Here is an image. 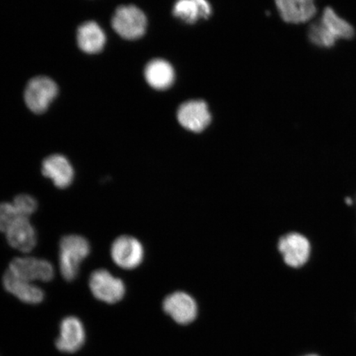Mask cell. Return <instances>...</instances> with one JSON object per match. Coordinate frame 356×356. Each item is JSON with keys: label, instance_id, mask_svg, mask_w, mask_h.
I'll return each instance as SVG.
<instances>
[{"label": "cell", "instance_id": "obj_14", "mask_svg": "<svg viewBox=\"0 0 356 356\" xmlns=\"http://www.w3.org/2000/svg\"><path fill=\"white\" fill-rule=\"evenodd\" d=\"M6 234L8 243L17 250L29 252L37 245V233L29 218L20 217Z\"/></svg>", "mask_w": 356, "mask_h": 356}, {"label": "cell", "instance_id": "obj_19", "mask_svg": "<svg viewBox=\"0 0 356 356\" xmlns=\"http://www.w3.org/2000/svg\"><path fill=\"white\" fill-rule=\"evenodd\" d=\"M310 42L318 47L331 48L337 42L319 20L310 26L309 31Z\"/></svg>", "mask_w": 356, "mask_h": 356}, {"label": "cell", "instance_id": "obj_5", "mask_svg": "<svg viewBox=\"0 0 356 356\" xmlns=\"http://www.w3.org/2000/svg\"><path fill=\"white\" fill-rule=\"evenodd\" d=\"M8 270L26 282L41 280L50 282L54 278L55 270L50 262L35 257H17L8 266Z\"/></svg>", "mask_w": 356, "mask_h": 356}, {"label": "cell", "instance_id": "obj_22", "mask_svg": "<svg viewBox=\"0 0 356 356\" xmlns=\"http://www.w3.org/2000/svg\"><path fill=\"white\" fill-rule=\"evenodd\" d=\"M346 202L347 203V204H353V200H351L350 198H346Z\"/></svg>", "mask_w": 356, "mask_h": 356}, {"label": "cell", "instance_id": "obj_4", "mask_svg": "<svg viewBox=\"0 0 356 356\" xmlns=\"http://www.w3.org/2000/svg\"><path fill=\"white\" fill-rule=\"evenodd\" d=\"M89 288L96 299L110 305L121 301L126 293L122 280L104 269L93 271L89 279Z\"/></svg>", "mask_w": 356, "mask_h": 356}, {"label": "cell", "instance_id": "obj_20", "mask_svg": "<svg viewBox=\"0 0 356 356\" xmlns=\"http://www.w3.org/2000/svg\"><path fill=\"white\" fill-rule=\"evenodd\" d=\"M13 206L21 217L29 218L38 210V202L32 195L21 194L13 200Z\"/></svg>", "mask_w": 356, "mask_h": 356}, {"label": "cell", "instance_id": "obj_15", "mask_svg": "<svg viewBox=\"0 0 356 356\" xmlns=\"http://www.w3.org/2000/svg\"><path fill=\"white\" fill-rule=\"evenodd\" d=\"M76 40L80 50L87 54H97L104 50L106 37L104 29L96 22L88 21L80 25Z\"/></svg>", "mask_w": 356, "mask_h": 356}, {"label": "cell", "instance_id": "obj_23", "mask_svg": "<svg viewBox=\"0 0 356 356\" xmlns=\"http://www.w3.org/2000/svg\"><path fill=\"white\" fill-rule=\"evenodd\" d=\"M306 356H318V355H306Z\"/></svg>", "mask_w": 356, "mask_h": 356}, {"label": "cell", "instance_id": "obj_10", "mask_svg": "<svg viewBox=\"0 0 356 356\" xmlns=\"http://www.w3.org/2000/svg\"><path fill=\"white\" fill-rule=\"evenodd\" d=\"M163 307L164 312L179 324L191 323L197 316V302L184 292H176L168 296L163 301Z\"/></svg>", "mask_w": 356, "mask_h": 356}, {"label": "cell", "instance_id": "obj_11", "mask_svg": "<svg viewBox=\"0 0 356 356\" xmlns=\"http://www.w3.org/2000/svg\"><path fill=\"white\" fill-rule=\"evenodd\" d=\"M42 172L58 188L65 189L72 184L74 168L69 159L63 155L52 154L44 159Z\"/></svg>", "mask_w": 356, "mask_h": 356}, {"label": "cell", "instance_id": "obj_9", "mask_svg": "<svg viewBox=\"0 0 356 356\" xmlns=\"http://www.w3.org/2000/svg\"><path fill=\"white\" fill-rule=\"evenodd\" d=\"M177 120L182 127L199 133L206 129L211 121L208 106L203 101H189L182 104L177 111Z\"/></svg>", "mask_w": 356, "mask_h": 356}, {"label": "cell", "instance_id": "obj_8", "mask_svg": "<svg viewBox=\"0 0 356 356\" xmlns=\"http://www.w3.org/2000/svg\"><path fill=\"white\" fill-rule=\"evenodd\" d=\"M86 332L83 324L76 317H67L62 320L60 335L56 341L58 350L64 353H74L86 343Z\"/></svg>", "mask_w": 356, "mask_h": 356}, {"label": "cell", "instance_id": "obj_3", "mask_svg": "<svg viewBox=\"0 0 356 356\" xmlns=\"http://www.w3.org/2000/svg\"><path fill=\"white\" fill-rule=\"evenodd\" d=\"M59 92L54 80L47 76H38L30 80L24 91V101L30 111L42 114L50 106Z\"/></svg>", "mask_w": 356, "mask_h": 356}, {"label": "cell", "instance_id": "obj_1", "mask_svg": "<svg viewBox=\"0 0 356 356\" xmlns=\"http://www.w3.org/2000/svg\"><path fill=\"white\" fill-rule=\"evenodd\" d=\"M90 253V245L79 235H67L60 242V268L62 277L72 282L78 277L79 266Z\"/></svg>", "mask_w": 356, "mask_h": 356}, {"label": "cell", "instance_id": "obj_16", "mask_svg": "<svg viewBox=\"0 0 356 356\" xmlns=\"http://www.w3.org/2000/svg\"><path fill=\"white\" fill-rule=\"evenodd\" d=\"M145 77L149 86L157 90H164L172 86L175 72L172 66L166 60L156 59L146 65Z\"/></svg>", "mask_w": 356, "mask_h": 356}, {"label": "cell", "instance_id": "obj_18", "mask_svg": "<svg viewBox=\"0 0 356 356\" xmlns=\"http://www.w3.org/2000/svg\"><path fill=\"white\" fill-rule=\"evenodd\" d=\"M318 20L337 41L341 39L348 40L354 37L353 26L348 22L338 16L331 7L325 8Z\"/></svg>", "mask_w": 356, "mask_h": 356}, {"label": "cell", "instance_id": "obj_2", "mask_svg": "<svg viewBox=\"0 0 356 356\" xmlns=\"http://www.w3.org/2000/svg\"><path fill=\"white\" fill-rule=\"evenodd\" d=\"M111 26L120 37L137 40L145 33L147 19L140 8L135 6H122L115 11Z\"/></svg>", "mask_w": 356, "mask_h": 356}, {"label": "cell", "instance_id": "obj_6", "mask_svg": "<svg viewBox=\"0 0 356 356\" xmlns=\"http://www.w3.org/2000/svg\"><path fill=\"white\" fill-rule=\"evenodd\" d=\"M111 254L118 266L131 270L139 266L143 261L144 248L139 240L131 236H122L111 245Z\"/></svg>", "mask_w": 356, "mask_h": 356}, {"label": "cell", "instance_id": "obj_12", "mask_svg": "<svg viewBox=\"0 0 356 356\" xmlns=\"http://www.w3.org/2000/svg\"><path fill=\"white\" fill-rule=\"evenodd\" d=\"M280 16L289 24H304L317 13L314 0H275Z\"/></svg>", "mask_w": 356, "mask_h": 356}, {"label": "cell", "instance_id": "obj_21", "mask_svg": "<svg viewBox=\"0 0 356 356\" xmlns=\"http://www.w3.org/2000/svg\"><path fill=\"white\" fill-rule=\"evenodd\" d=\"M20 217L13 203L0 204V232L6 233Z\"/></svg>", "mask_w": 356, "mask_h": 356}, {"label": "cell", "instance_id": "obj_13", "mask_svg": "<svg viewBox=\"0 0 356 356\" xmlns=\"http://www.w3.org/2000/svg\"><path fill=\"white\" fill-rule=\"evenodd\" d=\"M3 284L8 293L26 304L38 305L44 300V295L42 289L34 286L32 282L16 277L8 270L3 275Z\"/></svg>", "mask_w": 356, "mask_h": 356}, {"label": "cell", "instance_id": "obj_17", "mask_svg": "<svg viewBox=\"0 0 356 356\" xmlns=\"http://www.w3.org/2000/svg\"><path fill=\"white\" fill-rule=\"evenodd\" d=\"M173 15L189 24L211 15V6L207 0H177L173 7Z\"/></svg>", "mask_w": 356, "mask_h": 356}, {"label": "cell", "instance_id": "obj_7", "mask_svg": "<svg viewBox=\"0 0 356 356\" xmlns=\"http://www.w3.org/2000/svg\"><path fill=\"white\" fill-rule=\"evenodd\" d=\"M279 251L284 261L293 268H300L308 262L311 254V244L304 235L291 233L280 239Z\"/></svg>", "mask_w": 356, "mask_h": 356}]
</instances>
